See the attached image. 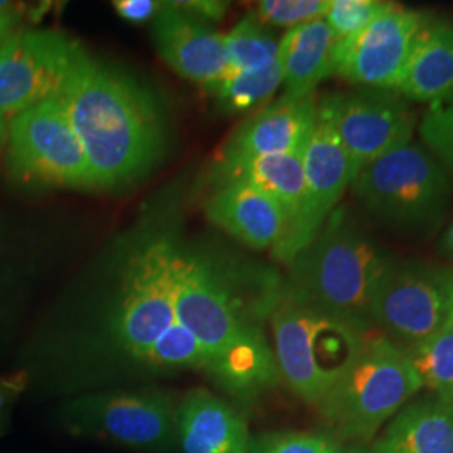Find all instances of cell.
Here are the masks:
<instances>
[{
	"mask_svg": "<svg viewBox=\"0 0 453 453\" xmlns=\"http://www.w3.org/2000/svg\"><path fill=\"white\" fill-rule=\"evenodd\" d=\"M209 262L177 256V319L209 357L207 372L237 398H254L279 381L274 351L259 321L271 309L245 303Z\"/></svg>",
	"mask_w": 453,
	"mask_h": 453,
	"instance_id": "obj_2",
	"label": "cell"
},
{
	"mask_svg": "<svg viewBox=\"0 0 453 453\" xmlns=\"http://www.w3.org/2000/svg\"><path fill=\"white\" fill-rule=\"evenodd\" d=\"M177 440L183 453H249L242 417L207 389H192L177 408Z\"/></svg>",
	"mask_w": 453,
	"mask_h": 453,
	"instance_id": "obj_19",
	"label": "cell"
},
{
	"mask_svg": "<svg viewBox=\"0 0 453 453\" xmlns=\"http://www.w3.org/2000/svg\"><path fill=\"white\" fill-rule=\"evenodd\" d=\"M224 41L232 71L260 69L277 61L279 41L256 14L242 17L230 33L224 34Z\"/></svg>",
	"mask_w": 453,
	"mask_h": 453,
	"instance_id": "obj_24",
	"label": "cell"
},
{
	"mask_svg": "<svg viewBox=\"0 0 453 453\" xmlns=\"http://www.w3.org/2000/svg\"><path fill=\"white\" fill-rule=\"evenodd\" d=\"M336 127L355 180L368 165L411 142L415 116L396 89L359 88L336 95Z\"/></svg>",
	"mask_w": 453,
	"mask_h": 453,
	"instance_id": "obj_13",
	"label": "cell"
},
{
	"mask_svg": "<svg viewBox=\"0 0 453 453\" xmlns=\"http://www.w3.org/2000/svg\"><path fill=\"white\" fill-rule=\"evenodd\" d=\"M5 168L26 188H93L81 142L56 97L16 114L7 125Z\"/></svg>",
	"mask_w": 453,
	"mask_h": 453,
	"instance_id": "obj_7",
	"label": "cell"
},
{
	"mask_svg": "<svg viewBox=\"0 0 453 453\" xmlns=\"http://www.w3.org/2000/svg\"><path fill=\"white\" fill-rule=\"evenodd\" d=\"M396 91L410 101L453 99V22H428L421 31Z\"/></svg>",
	"mask_w": 453,
	"mask_h": 453,
	"instance_id": "obj_20",
	"label": "cell"
},
{
	"mask_svg": "<svg viewBox=\"0 0 453 453\" xmlns=\"http://www.w3.org/2000/svg\"><path fill=\"white\" fill-rule=\"evenodd\" d=\"M177 256L179 247L162 237L142 245L127 264L114 333L140 361L177 321Z\"/></svg>",
	"mask_w": 453,
	"mask_h": 453,
	"instance_id": "obj_9",
	"label": "cell"
},
{
	"mask_svg": "<svg viewBox=\"0 0 453 453\" xmlns=\"http://www.w3.org/2000/svg\"><path fill=\"white\" fill-rule=\"evenodd\" d=\"M395 257L342 209L289 262L292 297L372 333L376 291Z\"/></svg>",
	"mask_w": 453,
	"mask_h": 453,
	"instance_id": "obj_3",
	"label": "cell"
},
{
	"mask_svg": "<svg viewBox=\"0 0 453 453\" xmlns=\"http://www.w3.org/2000/svg\"><path fill=\"white\" fill-rule=\"evenodd\" d=\"M391 5L383 0H329L324 20L336 41H341L366 29Z\"/></svg>",
	"mask_w": 453,
	"mask_h": 453,
	"instance_id": "obj_28",
	"label": "cell"
},
{
	"mask_svg": "<svg viewBox=\"0 0 453 453\" xmlns=\"http://www.w3.org/2000/svg\"><path fill=\"white\" fill-rule=\"evenodd\" d=\"M29 383V376L26 372H17L9 376L0 378V426L5 423L7 413L16 403L20 393Z\"/></svg>",
	"mask_w": 453,
	"mask_h": 453,
	"instance_id": "obj_32",
	"label": "cell"
},
{
	"mask_svg": "<svg viewBox=\"0 0 453 453\" xmlns=\"http://www.w3.org/2000/svg\"><path fill=\"white\" fill-rule=\"evenodd\" d=\"M282 84L279 61L250 71H228L220 81L205 86L224 113H247L274 96Z\"/></svg>",
	"mask_w": 453,
	"mask_h": 453,
	"instance_id": "obj_23",
	"label": "cell"
},
{
	"mask_svg": "<svg viewBox=\"0 0 453 453\" xmlns=\"http://www.w3.org/2000/svg\"><path fill=\"white\" fill-rule=\"evenodd\" d=\"M351 185L357 202L374 220L408 237L438 230L452 194L443 166L425 146L413 142L368 165Z\"/></svg>",
	"mask_w": 453,
	"mask_h": 453,
	"instance_id": "obj_5",
	"label": "cell"
},
{
	"mask_svg": "<svg viewBox=\"0 0 453 453\" xmlns=\"http://www.w3.org/2000/svg\"><path fill=\"white\" fill-rule=\"evenodd\" d=\"M368 453H453V406L437 396L406 405Z\"/></svg>",
	"mask_w": 453,
	"mask_h": 453,
	"instance_id": "obj_22",
	"label": "cell"
},
{
	"mask_svg": "<svg viewBox=\"0 0 453 453\" xmlns=\"http://www.w3.org/2000/svg\"><path fill=\"white\" fill-rule=\"evenodd\" d=\"M421 387L410 353L385 334L368 333L355 363L319 408L338 437L365 441Z\"/></svg>",
	"mask_w": 453,
	"mask_h": 453,
	"instance_id": "obj_6",
	"label": "cell"
},
{
	"mask_svg": "<svg viewBox=\"0 0 453 453\" xmlns=\"http://www.w3.org/2000/svg\"><path fill=\"white\" fill-rule=\"evenodd\" d=\"M181 11L198 17L202 20H219L226 16V4L222 2H207V0H195V2H173Z\"/></svg>",
	"mask_w": 453,
	"mask_h": 453,
	"instance_id": "obj_33",
	"label": "cell"
},
{
	"mask_svg": "<svg viewBox=\"0 0 453 453\" xmlns=\"http://www.w3.org/2000/svg\"><path fill=\"white\" fill-rule=\"evenodd\" d=\"M304 151V150H303ZM303 151L262 157L239 162H217V183L245 180L271 195L288 217V230L274 249L275 257L291 262L304 249V224L308 215V188Z\"/></svg>",
	"mask_w": 453,
	"mask_h": 453,
	"instance_id": "obj_15",
	"label": "cell"
},
{
	"mask_svg": "<svg viewBox=\"0 0 453 453\" xmlns=\"http://www.w3.org/2000/svg\"><path fill=\"white\" fill-rule=\"evenodd\" d=\"M308 188V215L304 224V247L327 217L336 211L341 196L351 185V163L336 127V95L318 101L316 119L303 151Z\"/></svg>",
	"mask_w": 453,
	"mask_h": 453,
	"instance_id": "obj_14",
	"label": "cell"
},
{
	"mask_svg": "<svg viewBox=\"0 0 453 453\" xmlns=\"http://www.w3.org/2000/svg\"><path fill=\"white\" fill-rule=\"evenodd\" d=\"M162 2L153 0H118L114 2V11L118 16L128 22L142 24L146 20H153L162 11Z\"/></svg>",
	"mask_w": 453,
	"mask_h": 453,
	"instance_id": "obj_31",
	"label": "cell"
},
{
	"mask_svg": "<svg viewBox=\"0 0 453 453\" xmlns=\"http://www.w3.org/2000/svg\"><path fill=\"white\" fill-rule=\"evenodd\" d=\"M438 254L453 262V220L440 234L437 242Z\"/></svg>",
	"mask_w": 453,
	"mask_h": 453,
	"instance_id": "obj_35",
	"label": "cell"
},
{
	"mask_svg": "<svg viewBox=\"0 0 453 453\" xmlns=\"http://www.w3.org/2000/svg\"><path fill=\"white\" fill-rule=\"evenodd\" d=\"M336 37L324 19L296 26L279 41L277 61L286 95L311 96L319 82L333 74Z\"/></svg>",
	"mask_w": 453,
	"mask_h": 453,
	"instance_id": "obj_21",
	"label": "cell"
},
{
	"mask_svg": "<svg viewBox=\"0 0 453 453\" xmlns=\"http://www.w3.org/2000/svg\"><path fill=\"white\" fill-rule=\"evenodd\" d=\"M153 42L158 54L180 76L203 88L220 81L230 71L224 34L181 11L173 2L163 4L153 19Z\"/></svg>",
	"mask_w": 453,
	"mask_h": 453,
	"instance_id": "obj_16",
	"label": "cell"
},
{
	"mask_svg": "<svg viewBox=\"0 0 453 453\" xmlns=\"http://www.w3.org/2000/svg\"><path fill=\"white\" fill-rule=\"evenodd\" d=\"M56 99L81 142L93 188H116L146 175L162 157L165 128L153 97L82 49Z\"/></svg>",
	"mask_w": 453,
	"mask_h": 453,
	"instance_id": "obj_1",
	"label": "cell"
},
{
	"mask_svg": "<svg viewBox=\"0 0 453 453\" xmlns=\"http://www.w3.org/2000/svg\"><path fill=\"white\" fill-rule=\"evenodd\" d=\"M329 0H262L257 12L264 24L296 27L316 19H324Z\"/></svg>",
	"mask_w": 453,
	"mask_h": 453,
	"instance_id": "obj_30",
	"label": "cell"
},
{
	"mask_svg": "<svg viewBox=\"0 0 453 453\" xmlns=\"http://www.w3.org/2000/svg\"><path fill=\"white\" fill-rule=\"evenodd\" d=\"M418 131L421 145L443 166L453 188V99L432 104L423 114Z\"/></svg>",
	"mask_w": 453,
	"mask_h": 453,
	"instance_id": "obj_27",
	"label": "cell"
},
{
	"mask_svg": "<svg viewBox=\"0 0 453 453\" xmlns=\"http://www.w3.org/2000/svg\"><path fill=\"white\" fill-rule=\"evenodd\" d=\"M82 49L67 34L16 29L0 48V114L12 118L58 96Z\"/></svg>",
	"mask_w": 453,
	"mask_h": 453,
	"instance_id": "obj_11",
	"label": "cell"
},
{
	"mask_svg": "<svg viewBox=\"0 0 453 453\" xmlns=\"http://www.w3.org/2000/svg\"><path fill=\"white\" fill-rule=\"evenodd\" d=\"M410 357L421 383L432 389L438 400L453 406V323L411 351Z\"/></svg>",
	"mask_w": 453,
	"mask_h": 453,
	"instance_id": "obj_25",
	"label": "cell"
},
{
	"mask_svg": "<svg viewBox=\"0 0 453 453\" xmlns=\"http://www.w3.org/2000/svg\"><path fill=\"white\" fill-rule=\"evenodd\" d=\"M5 142H7V118L0 114V151L5 146Z\"/></svg>",
	"mask_w": 453,
	"mask_h": 453,
	"instance_id": "obj_37",
	"label": "cell"
},
{
	"mask_svg": "<svg viewBox=\"0 0 453 453\" xmlns=\"http://www.w3.org/2000/svg\"><path fill=\"white\" fill-rule=\"evenodd\" d=\"M207 203L211 224L252 249H275L288 230V217L274 198L245 180H224Z\"/></svg>",
	"mask_w": 453,
	"mask_h": 453,
	"instance_id": "obj_18",
	"label": "cell"
},
{
	"mask_svg": "<svg viewBox=\"0 0 453 453\" xmlns=\"http://www.w3.org/2000/svg\"><path fill=\"white\" fill-rule=\"evenodd\" d=\"M73 434L110 438L134 450L168 453L177 443V410L162 391H113L73 400L65 410Z\"/></svg>",
	"mask_w": 453,
	"mask_h": 453,
	"instance_id": "obj_10",
	"label": "cell"
},
{
	"mask_svg": "<svg viewBox=\"0 0 453 453\" xmlns=\"http://www.w3.org/2000/svg\"><path fill=\"white\" fill-rule=\"evenodd\" d=\"M314 96L282 95L234 131L217 162H239L303 151L316 119Z\"/></svg>",
	"mask_w": 453,
	"mask_h": 453,
	"instance_id": "obj_17",
	"label": "cell"
},
{
	"mask_svg": "<svg viewBox=\"0 0 453 453\" xmlns=\"http://www.w3.org/2000/svg\"><path fill=\"white\" fill-rule=\"evenodd\" d=\"M372 321L408 353L435 338L453 323V267L393 260L374 296Z\"/></svg>",
	"mask_w": 453,
	"mask_h": 453,
	"instance_id": "obj_8",
	"label": "cell"
},
{
	"mask_svg": "<svg viewBox=\"0 0 453 453\" xmlns=\"http://www.w3.org/2000/svg\"><path fill=\"white\" fill-rule=\"evenodd\" d=\"M279 374L311 405H321L355 363L368 333L284 292L269 316Z\"/></svg>",
	"mask_w": 453,
	"mask_h": 453,
	"instance_id": "obj_4",
	"label": "cell"
},
{
	"mask_svg": "<svg viewBox=\"0 0 453 453\" xmlns=\"http://www.w3.org/2000/svg\"><path fill=\"white\" fill-rule=\"evenodd\" d=\"M341 441L324 434L277 432L250 440L249 453H333Z\"/></svg>",
	"mask_w": 453,
	"mask_h": 453,
	"instance_id": "obj_29",
	"label": "cell"
},
{
	"mask_svg": "<svg viewBox=\"0 0 453 453\" xmlns=\"http://www.w3.org/2000/svg\"><path fill=\"white\" fill-rule=\"evenodd\" d=\"M5 9H9V2L0 0V11H5Z\"/></svg>",
	"mask_w": 453,
	"mask_h": 453,
	"instance_id": "obj_38",
	"label": "cell"
},
{
	"mask_svg": "<svg viewBox=\"0 0 453 453\" xmlns=\"http://www.w3.org/2000/svg\"><path fill=\"white\" fill-rule=\"evenodd\" d=\"M143 363L158 368H200L207 372L209 357L194 334L177 319L153 344Z\"/></svg>",
	"mask_w": 453,
	"mask_h": 453,
	"instance_id": "obj_26",
	"label": "cell"
},
{
	"mask_svg": "<svg viewBox=\"0 0 453 453\" xmlns=\"http://www.w3.org/2000/svg\"><path fill=\"white\" fill-rule=\"evenodd\" d=\"M19 24V12L16 9L9 7L5 11H0V48L5 42V39L14 33Z\"/></svg>",
	"mask_w": 453,
	"mask_h": 453,
	"instance_id": "obj_34",
	"label": "cell"
},
{
	"mask_svg": "<svg viewBox=\"0 0 453 453\" xmlns=\"http://www.w3.org/2000/svg\"><path fill=\"white\" fill-rule=\"evenodd\" d=\"M333 453H368L361 445H342L334 450Z\"/></svg>",
	"mask_w": 453,
	"mask_h": 453,
	"instance_id": "obj_36",
	"label": "cell"
},
{
	"mask_svg": "<svg viewBox=\"0 0 453 453\" xmlns=\"http://www.w3.org/2000/svg\"><path fill=\"white\" fill-rule=\"evenodd\" d=\"M428 14L393 4L361 33L336 41L333 74L361 88L396 89Z\"/></svg>",
	"mask_w": 453,
	"mask_h": 453,
	"instance_id": "obj_12",
	"label": "cell"
}]
</instances>
